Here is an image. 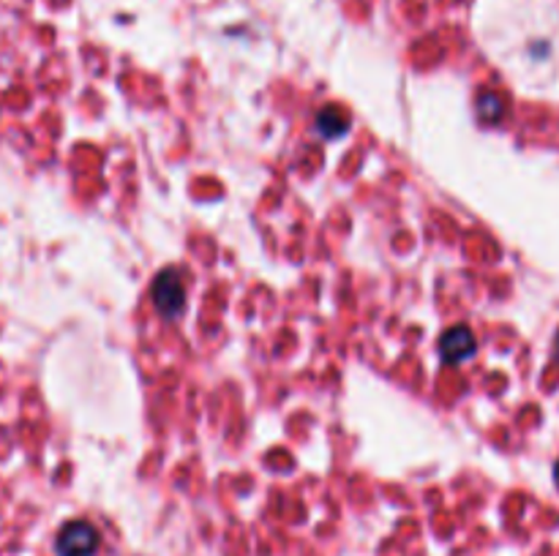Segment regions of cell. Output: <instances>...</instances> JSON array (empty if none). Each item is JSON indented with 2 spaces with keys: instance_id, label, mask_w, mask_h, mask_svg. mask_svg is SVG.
Listing matches in <instances>:
<instances>
[{
  "instance_id": "7a4b0ae2",
  "label": "cell",
  "mask_w": 559,
  "mask_h": 556,
  "mask_svg": "<svg viewBox=\"0 0 559 556\" xmlns=\"http://www.w3.org/2000/svg\"><path fill=\"white\" fill-rule=\"evenodd\" d=\"M58 556H96L99 551V532L88 521L63 523L55 538Z\"/></svg>"
},
{
  "instance_id": "8992f818",
  "label": "cell",
  "mask_w": 559,
  "mask_h": 556,
  "mask_svg": "<svg viewBox=\"0 0 559 556\" xmlns=\"http://www.w3.org/2000/svg\"><path fill=\"white\" fill-rule=\"evenodd\" d=\"M554 483H557V489H559V461L554 464Z\"/></svg>"
},
{
  "instance_id": "5b68a950",
  "label": "cell",
  "mask_w": 559,
  "mask_h": 556,
  "mask_svg": "<svg viewBox=\"0 0 559 556\" xmlns=\"http://www.w3.org/2000/svg\"><path fill=\"white\" fill-rule=\"evenodd\" d=\"M475 109H478V118H481V124H486V126L499 124L505 115V104L497 93H481V96H478Z\"/></svg>"
},
{
  "instance_id": "3957f363",
  "label": "cell",
  "mask_w": 559,
  "mask_h": 556,
  "mask_svg": "<svg viewBox=\"0 0 559 556\" xmlns=\"http://www.w3.org/2000/svg\"><path fill=\"white\" fill-rule=\"evenodd\" d=\"M475 349H478L475 336H472L470 327H465V325L450 327V331L442 333V338H440V354H442V360L450 365L470 360L472 354H475Z\"/></svg>"
},
{
  "instance_id": "6da1fadb",
  "label": "cell",
  "mask_w": 559,
  "mask_h": 556,
  "mask_svg": "<svg viewBox=\"0 0 559 556\" xmlns=\"http://www.w3.org/2000/svg\"><path fill=\"white\" fill-rule=\"evenodd\" d=\"M153 306L164 320H178L186 311V284L175 268H164L153 279Z\"/></svg>"
},
{
  "instance_id": "52a82bcc",
  "label": "cell",
  "mask_w": 559,
  "mask_h": 556,
  "mask_svg": "<svg viewBox=\"0 0 559 556\" xmlns=\"http://www.w3.org/2000/svg\"><path fill=\"white\" fill-rule=\"evenodd\" d=\"M557 360H559V333H557Z\"/></svg>"
},
{
  "instance_id": "277c9868",
  "label": "cell",
  "mask_w": 559,
  "mask_h": 556,
  "mask_svg": "<svg viewBox=\"0 0 559 556\" xmlns=\"http://www.w3.org/2000/svg\"><path fill=\"white\" fill-rule=\"evenodd\" d=\"M350 129V115L342 107H322L317 113V131L325 140H339V137L347 134Z\"/></svg>"
}]
</instances>
